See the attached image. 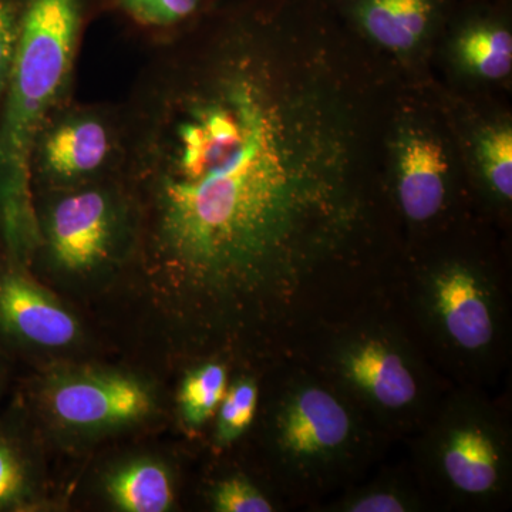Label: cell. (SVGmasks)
<instances>
[{
    "mask_svg": "<svg viewBox=\"0 0 512 512\" xmlns=\"http://www.w3.org/2000/svg\"><path fill=\"white\" fill-rule=\"evenodd\" d=\"M443 463L450 480L466 493H487L497 483V450L483 431H456L444 451Z\"/></svg>",
    "mask_w": 512,
    "mask_h": 512,
    "instance_id": "obj_15",
    "label": "cell"
},
{
    "mask_svg": "<svg viewBox=\"0 0 512 512\" xmlns=\"http://www.w3.org/2000/svg\"><path fill=\"white\" fill-rule=\"evenodd\" d=\"M448 110L456 128L458 146L464 165L485 187L504 201L512 198V123L507 113L473 117L461 114L446 89Z\"/></svg>",
    "mask_w": 512,
    "mask_h": 512,
    "instance_id": "obj_10",
    "label": "cell"
},
{
    "mask_svg": "<svg viewBox=\"0 0 512 512\" xmlns=\"http://www.w3.org/2000/svg\"><path fill=\"white\" fill-rule=\"evenodd\" d=\"M457 76L497 86L512 74L511 0H460L439 46Z\"/></svg>",
    "mask_w": 512,
    "mask_h": 512,
    "instance_id": "obj_7",
    "label": "cell"
},
{
    "mask_svg": "<svg viewBox=\"0 0 512 512\" xmlns=\"http://www.w3.org/2000/svg\"><path fill=\"white\" fill-rule=\"evenodd\" d=\"M52 410L74 427H103L146 416L150 394L136 380L123 376L76 377L53 390Z\"/></svg>",
    "mask_w": 512,
    "mask_h": 512,
    "instance_id": "obj_8",
    "label": "cell"
},
{
    "mask_svg": "<svg viewBox=\"0 0 512 512\" xmlns=\"http://www.w3.org/2000/svg\"><path fill=\"white\" fill-rule=\"evenodd\" d=\"M18 52L0 103V232L16 261L36 247L30 148L46 117L73 99L84 33L101 0H19Z\"/></svg>",
    "mask_w": 512,
    "mask_h": 512,
    "instance_id": "obj_2",
    "label": "cell"
},
{
    "mask_svg": "<svg viewBox=\"0 0 512 512\" xmlns=\"http://www.w3.org/2000/svg\"><path fill=\"white\" fill-rule=\"evenodd\" d=\"M227 393V372L221 365H205L184 380L180 404L188 423L202 424L220 407Z\"/></svg>",
    "mask_w": 512,
    "mask_h": 512,
    "instance_id": "obj_17",
    "label": "cell"
},
{
    "mask_svg": "<svg viewBox=\"0 0 512 512\" xmlns=\"http://www.w3.org/2000/svg\"><path fill=\"white\" fill-rule=\"evenodd\" d=\"M336 15L406 80L430 76L429 62L460 0H328Z\"/></svg>",
    "mask_w": 512,
    "mask_h": 512,
    "instance_id": "obj_6",
    "label": "cell"
},
{
    "mask_svg": "<svg viewBox=\"0 0 512 512\" xmlns=\"http://www.w3.org/2000/svg\"><path fill=\"white\" fill-rule=\"evenodd\" d=\"M20 32L19 0H0V103L15 64Z\"/></svg>",
    "mask_w": 512,
    "mask_h": 512,
    "instance_id": "obj_19",
    "label": "cell"
},
{
    "mask_svg": "<svg viewBox=\"0 0 512 512\" xmlns=\"http://www.w3.org/2000/svg\"><path fill=\"white\" fill-rule=\"evenodd\" d=\"M150 49L120 180L157 284L249 291L352 247L404 80L328 0H221Z\"/></svg>",
    "mask_w": 512,
    "mask_h": 512,
    "instance_id": "obj_1",
    "label": "cell"
},
{
    "mask_svg": "<svg viewBox=\"0 0 512 512\" xmlns=\"http://www.w3.org/2000/svg\"><path fill=\"white\" fill-rule=\"evenodd\" d=\"M25 490V470L10 444L0 440V508L10 507Z\"/></svg>",
    "mask_w": 512,
    "mask_h": 512,
    "instance_id": "obj_21",
    "label": "cell"
},
{
    "mask_svg": "<svg viewBox=\"0 0 512 512\" xmlns=\"http://www.w3.org/2000/svg\"><path fill=\"white\" fill-rule=\"evenodd\" d=\"M457 167H464L443 87L433 77L404 80L389 134L390 188L413 222L436 218Z\"/></svg>",
    "mask_w": 512,
    "mask_h": 512,
    "instance_id": "obj_3",
    "label": "cell"
},
{
    "mask_svg": "<svg viewBox=\"0 0 512 512\" xmlns=\"http://www.w3.org/2000/svg\"><path fill=\"white\" fill-rule=\"evenodd\" d=\"M36 248L69 274H89L109 264L121 249L136 254L133 208L119 178L33 194Z\"/></svg>",
    "mask_w": 512,
    "mask_h": 512,
    "instance_id": "obj_4",
    "label": "cell"
},
{
    "mask_svg": "<svg viewBox=\"0 0 512 512\" xmlns=\"http://www.w3.org/2000/svg\"><path fill=\"white\" fill-rule=\"evenodd\" d=\"M436 298L451 338L466 349H480L493 338V322L476 278L466 269L441 274Z\"/></svg>",
    "mask_w": 512,
    "mask_h": 512,
    "instance_id": "obj_12",
    "label": "cell"
},
{
    "mask_svg": "<svg viewBox=\"0 0 512 512\" xmlns=\"http://www.w3.org/2000/svg\"><path fill=\"white\" fill-rule=\"evenodd\" d=\"M221 0H101L131 29L156 43L184 32L204 19Z\"/></svg>",
    "mask_w": 512,
    "mask_h": 512,
    "instance_id": "obj_13",
    "label": "cell"
},
{
    "mask_svg": "<svg viewBox=\"0 0 512 512\" xmlns=\"http://www.w3.org/2000/svg\"><path fill=\"white\" fill-rule=\"evenodd\" d=\"M350 511L353 512H403L404 505L399 498L390 494H373L357 501Z\"/></svg>",
    "mask_w": 512,
    "mask_h": 512,
    "instance_id": "obj_22",
    "label": "cell"
},
{
    "mask_svg": "<svg viewBox=\"0 0 512 512\" xmlns=\"http://www.w3.org/2000/svg\"><path fill=\"white\" fill-rule=\"evenodd\" d=\"M123 160L120 104L64 101L43 121L30 148L32 197L119 178Z\"/></svg>",
    "mask_w": 512,
    "mask_h": 512,
    "instance_id": "obj_5",
    "label": "cell"
},
{
    "mask_svg": "<svg viewBox=\"0 0 512 512\" xmlns=\"http://www.w3.org/2000/svg\"><path fill=\"white\" fill-rule=\"evenodd\" d=\"M215 510L220 512H271L264 495L242 478H229L214 494Z\"/></svg>",
    "mask_w": 512,
    "mask_h": 512,
    "instance_id": "obj_20",
    "label": "cell"
},
{
    "mask_svg": "<svg viewBox=\"0 0 512 512\" xmlns=\"http://www.w3.org/2000/svg\"><path fill=\"white\" fill-rule=\"evenodd\" d=\"M349 414L338 400L320 389H308L293 400L282 419V443L298 456H313L348 439Z\"/></svg>",
    "mask_w": 512,
    "mask_h": 512,
    "instance_id": "obj_11",
    "label": "cell"
},
{
    "mask_svg": "<svg viewBox=\"0 0 512 512\" xmlns=\"http://www.w3.org/2000/svg\"><path fill=\"white\" fill-rule=\"evenodd\" d=\"M258 390L251 382H239L225 393L220 404L218 440L228 443L248 429L255 416Z\"/></svg>",
    "mask_w": 512,
    "mask_h": 512,
    "instance_id": "obj_18",
    "label": "cell"
},
{
    "mask_svg": "<svg viewBox=\"0 0 512 512\" xmlns=\"http://www.w3.org/2000/svg\"><path fill=\"white\" fill-rule=\"evenodd\" d=\"M349 376L387 407H403L416 396V383L399 355L380 342H367L349 357Z\"/></svg>",
    "mask_w": 512,
    "mask_h": 512,
    "instance_id": "obj_14",
    "label": "cell"
},
{
    "mask_svg": "<svg viewBox=\"0 0 512 512\" xmlns=\"http://www.w3.org/2000/svg\"><path fill=\"white\" fill-rule=\"evenodd\" d=\"M0 329L45 348L69 345L77 336L73 316L18 269L0 274Z\"/></svg>",
    "mask_w": 512,
    "mask_h": 512,
    "instance_id": "obj_9",
    "label": "cell"
},
{
    "mask_svg": "<svg viewBox=\"0 0 512 512\" xmlns=\"http://www.w3.org/2000/svg\"><path fill=\"white\" fill-rule=\"evenodd\" d=\"M113 503L127 512H163L173 503V488L163 467L154 463L131 464L110 478Z\"/></svg>",
    "mask_w": 512,
    "mask_h": 512,
    "instance_id": "obj_16",
    "label": "cell"
}]
</instances>
